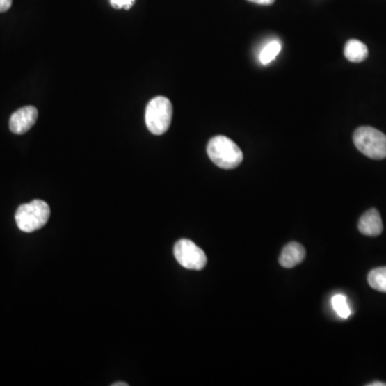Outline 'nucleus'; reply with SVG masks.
<instances>
[{
	"label": "nucleus",
	"mask_w": 386,
	"mask_h": 386,
	"mask_svg": "<svg viewBox=\"0 0 386 386\" xmlns=\"http://www.w3.org/2000/svg\"><path fill=\"white\" fill-rule=\"evenodd\" d=\"M209 159L221 169H235L243 162L241 148L227 136H218L211 138L207 145Z\"/></svg>",
	"instance_id": "f257e3e1"
},
{
	"label": "nucleus",
	"mask_w": 386,
	"mask_h": 386,
	"mask_svg": "<svg viewBox=\"0 0 386 386\" xmlns=\"http://www.w3.org/2000/svg\"><path fill=\"white\" fill-rule=\"evenodd\" d=\"M49 216L51 209L47 203L42 200H33L19 206L15 213V223L21 231L31 233L45 227Z\"/></svg>",
	"instance_id": "f03ea898"
},
{
	"label": "nucleus",
	"mask_w": 386,
	"mask_h": 386,
	"mask_svg": "<svg viewBox=\"0 0 386 386\" xmlns=\"http://www.w3.org/2000/svg\"><path fill=\"white\" fill-rule=\"evenodd\" d=\"M173 118V106L166 97H156L147 104L145 122L148 130L154 136H161L169 130Z\"/></svg>",
	"instance_id": "7ed1b4c3"
},
{
	"label": "nucleus",
	"mask_w": 386,
	"mask_h": 386,
	"mask_svg": "<svg viewBox=\"0 0 386 386\" xmlns=\"http://www.w3.org/2000/svg\"><path fill=\"white\" fill-rule=\"evenodd\" d=\"M356 148L370 159L386 158V136L372 127H360L353 134Z\"/></svg>",
	"instance_id": "20e7f679"
},
{
	"label": "nucleus",
	"mask_w": 386,
	"mask_h": 386,
	"mask_svg": "<svg viewBox=\"0 0 386 386\" xmlns=\"http://www.w3.org/2000/svg\"><path fill=\"white\" fill-rule=\"evenodd\" d=\"M174 257L182 266L201 271L207 264L205 252L189 239H180L174 246Z\"/></svg>",
	"instance_id": "39448f33"
},
{
	"label": "nucleus",
	"mask_w": 386,
	"mask_h": 386,
	"mask_svg": "<svg viewBox=\"0 0 386 386\" xmlns=\"http://www.w3.org/2000/svg\"><path fill=\"white\" fill-rule=\"evenodd\" d=\"M38 110L35 106H25L12 114L10 118V130L15 134H24L33 128L37 122Z\"/></svg>",
	"instance_id": "423d86ee"
},
{
	"label": "nucleus",
	"mask_w": 386,
	"mask_h": 386,
	"mask_svg": "<svg viewBox=\"0 0 386 386\" xmlns=\"http://www.w3.org/2000/svg\"><path fill=\"white\" fill-rule=\"evenodd\" d=\"M358 230L366 236H378L381 234L383 223L379 211L375 209L366 211L358 221Z\"/></svg>",
	"instance_id": "0eeeda50"
},
{
	"label": "nucleus",
	"mask_w": 386,
	"mask_h": 386,
	"mask_svg": "<svg viewBox=\"0 0 386 386\" xmlns=\"http://www.w3.org/2000/svg\"><path fill=\"white\" fill-rule=\"evenodd\" d=\"M306 257V250L298 243H290L281 251L279 263L284 268H292L300 264Z\"/></svg>",
	"instance_id": "6e6552de"
},
{
	"label": "nucleus",
	"mask_w": 386,
	"mask_h": 386,
	"mask_svg": "<svg viewBox=\"0 0 386 386\" xmlns=\"http://www.w3.org/2000/svg\"><path fill=\"white\" fill-rule=\"evenodd\" d=\"M344 56L351 63H362L368 57V49L363 42L351 39L344 45Z\"/></svg>",
	"instance_id": "1a4fd4ad"
},
{
	"label": "nucleus",
	"mask_w": 386,
	"mask_h": 386,
	"mask_svg": "<svg viewBox=\"0 0 386 386\" xmlns=\"http://www.w3.org/2000/svg\"><path fill=\"white\" fill-rule=\"evenodd\" d=\"M368 283L373 290L386 293V267L372 269L368 274Z\"/></svg>",
	"instance_id": "9d476101"
},
{
	"label": "nucleus",
	"mask_w": 386,
	"mask_h": 386,
	"mask_svg": "<svg viewBox=\"0 0 386 386\" xmlns=\"http://www.w3.org/2000/svg\"><path fill=\"white\" fill-rule=\"evenodd\" d=\"M280 51L281 43L277 40L271 41V42L267 43V45L263 47L262 51H261L260 56H259L260 63L264 65V66L269 65V63L277 58Z\"/></svg>",
	"instance_id": "9b49d317"
},
{
	"label": "nucleus",
	"mask_w": 386,
	"mask_h": 386,
	"mask_svg": "<svg viewBox=\"0 0 386 386\" xmlns=\"http://www.w3.org/2000/svg\"><path fill=\"white\" fill-rule=\"evenodd\" d=\"M332 306L336 314L341 319H349L352 314L351 308L346 296L342 294H336L332 296Z\"/></svg>",
	"instance_id": "f8f14e48"
},
{
	"label": "nucleus",
	"mask_w": 386,
	"mask_h": 386,
	"mask_svg": "<svg viewBox=\"0 0 386 386\" xmlns=\"http://www.w3.org/2000/svg\"><path fill=\"white\" fill-rule=\"evenodd\" d=\"M111 5L115 9H126L129 10L134 6L136 0H110Z\"/></svg>",
	"instance_id": "ddd939ff"
},
{
	"label": "nucleus",
	"mask_w": 386,
	"mask_h": 386,
	"mask_svg": "<svg viewBox=\"0 0 386 386\" xmlns=\"http://www.w3.org/2000/svg\"><path fill=\"white\" fill-rule=\"evenodd\" d=\"M13 0H0V12H6L11 8Z\"/></svg>",
	"instance_id": "4468645a"
},
{
	"label": "nucleus",
	"mask_w": 386,
	"mask_h": 386,
	"mask_svg": "<svg viewBox=\"0 0 386 386\" xmlns=\"http://www.w3.org/2000/svg\"><path fill=\"white\" fill-rule=\"evenodd\" d=\"M247 1L261 6H271L275 3V0H247Z\"/></svg>",
	"instance_id": "2eb2a0df"
},
{
	"label": "nucleus",
	"mask_w": 386,
	"mask_h": 386,
	"mask_svg": "<svg viewBox=\"0 0 386 386\" xmlns=\"http://www.w3.org/2000/svg\"><path fill=\"white\" fill-rule=\"evenodd\" d=\"M368 386H386V383L383 382H372V383L367 384Z\"/></svg>",
	"instance_id": "dca6fc26"
},
{
	"label": "nucleus",
	"mask_w": 386,
	"mask_h": 386,
	"mask_svg": "<svg viewBox=\"0 0 386 386\" xmlns=\"http://www.w3.org/2000/svg\"><path fill=\"white\" fill-rule=\"evenodd\" d=\"M128 383H122V382H118V383L113 384V386H128Z\"/></svg>",
	"instance_id": "f3484780"
}]
</instances>
